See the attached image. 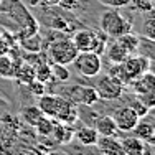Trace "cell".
I'll return each instance as SVG.
<instances>
[{
	"instance_id": "8992f818",
	"label": "cell",
	"mask_w": 155,
	"mask_h": 155,
	"mask_svg": "<svg viewBox=\"0 0 155 155\" xmlns=\"http://www.w3.org/2000/svg\"><path fill=\"white\" fill-rule=\"evenodd\" d=\"M112 117H114V122L117 125V130H120V132H132V129L137 125L139 119H140L130 106L119 107L114 112Z\"/></svg>"
},
{
	"instance_id": "1f68e13d",
	"label": "cell",
	"mask_w": 155,
	"mask_h": 155,
	"mask_svg": "<svg viewBox=\"0 0 155 155\" xmlns=\"http://www.w3.org/2000/svg\"><path fill=\"white\" fill-rule=\"evenodd\" d=\"M78 5H79L78 0H61L58 7H63V8H66V10H73V8H76Z\"/></svg>"
},
{
	"instance_id": "603a6c76",
	"label": "cell",
	"mask_w": 155,
	"mask_h": 155,
	"mask_svg": "<svg viewBox=\"0 0 155 155\" xmlns=\"http://www.w3.org/2000/svg\"><path fill=\"white\" fill-rule=\"evenodd\" d=\"M107 74H110L112 78H116V79L119 81V83H122L124 86H127V84L130 83L129 74H127V71H125V68L122 66V63H114V64L109 68Z\"/></svg>"
},
{
	"instance_id": "7a4b0ae2",
	"label": "cell",
	"mask_w": 155,
	"mask_h": 155,
	"mask_svg": "<svg viewBox=\"0 0 155 155\" xmlns=\"http://www.w3.org/2000/svg\"><path fill=\"white\" fill-rule=\"evenodd\" d=\"M78 53L79 51L76 50L71 38L54 40V41L50 43V48H48V56L51 60L50 63H56V64H63V66L73 64Z\"/></svg>"
},
{
	"instance_id": "f546056e",
	"label": "cell",
	"mask_w": 155,
	"mask_h": 155,
	"mask_svg": "<svg viewBox=\"0 0 155 155\" xmlns=\"http://www.w3.org/2000/svg\"><path fill=\"white\" fill-rule=\"evenodd\" d=\"M102 5H107L110 8H122V7H127L130 0H99Z\"/></svg>"
},
{
	"instance_id": "ffe728a7",
	"label": "cell",
	"mask_w": 155,
	"mask_h": 155,
	"mask_svg": "<svg viewBox=\"0 0 155 155\" xmlns=\"http://www.w3.org/2000/svg\"><path fill=\"white\" fill-rule=\"evenodd\" d=\"M43 116H45V114L40 110L38 106H28V107L21 109V112H20V117L23 119V122H27L28 125H31V127H35V124L38 122Z\"/></svg>"
},
{
	"instance_id": "4316f807",
	"label": "cell",
	"mask_w": 155,
	"mask_h": 155,
	"mask_svg": "<svg viewBox=\"0 0 155 155\" xmlns=\"http://www.w3.org/2000/svg\"><path fill=\"white\" fill-rule=\"evenodd\" d=\"M130 107L135 110V114H137V116L140 117V119H142V117H145V116H149V114L152 112V109H149V107H147V106L143 104V102L140 101L139 97H135V99H134V102L130 104Z\"/></svg>"
},
{
	"instance_id": "6da1fadb",
	"label": "cell",
	"mask_w": 155,
	"mask_h": 155,
	"mask_svg": "<svg viewBox=\"0 0 155 155\" xmlns=\"http://www.w3.org/2000/svg\"><path fill=\"white\" fill-rule=\"evenodd\" d=\"M99 23H101V30L109 38H119L120 35L132 31V23L117 8L106 10L99 18Z\"/></svg>"
},
{
	"instance_id": "9a60e30c",
	"label": "cell",
	"mask_w": 155,
	"mask_h": 155,
	"mask_svg": "<svg viewBox=\"0 0 155 155\" xmlns=\"http://www.w3.org/2000/svg\"><path fill=\"white\" fill-rule=\"evenodd\" d=\"M104 53H106V56H107V60L112 63H122L125 58L129 56V53L124 50L122 46H120V43L117 41L116 38H114V41H107V46H106V50H104Z\"/></svg>"
},
{
	"instance_id": "2e32d148",
	"label": "cell",
	"mask_w": 155,
	"mask_h": 155,
	"mask_svg": "<svg viewBox=\"0 0 155 155\" xmlns=\"http://www.w3.org/2000/svg\"><path fill=\"white\" fill-rule=\"evenodd\" d=\"M74 137L78 139V142L83 143V145H96L99 139V134L94 127H89V125H83L74 132Z\"/></svg>"
},
{
	"instance_id": "52a82bcc",
	"label": "cell",
	"mask_w": 155,
	"mask_h": 155,
	"mask_svg": "<svg viewBox=\"0 0 155 155\" xmlns=\"http://www.w3.org/2000/svg\"><path fill=\"white\" fill-rule=\"evenodd\" d=\"M69 94H71L69 101L74 102V104L78 102V104H84V106H93L97 101H101L94 86H74L69 91Z\"/></svg>"
},
{
	"instance_id": "e0dca14e",
	"label": "cell",
	"mask_w": 155,
	"mask_h": 155,
	"mask_svg": "<svg viewBox=\"0 0 155 155\" xmlns=\"http://www.w3.org/2000/svg\"><path fill=\"white\" fill-rule=\"evenodd\" d=\"M116 40L120 43V46H122L129 54H135V53L139 51L140 38H139L137 35H135V33L129 31V33H125V35H120L119 38H116Z\"/></svg>"
},
{
	"instance_id": "f1b7e54d",
	"label": "cell",
	"mask_w": 155,
	"mask_h": 155,
	"mask_svg": "<svg viewBox=\"0 0 155 155\" xmlns=\"http://www.w3.org/2000/svg\"><path fill=\"white\" fill-rule=\"evenodd\" d=\"M135 97H139L149 109H153V106H155V91H153V93H147V94L135 96Z\"/></svg>"
},
{
	"instance_id": "4dcf8cb0",
	"label": "cell",
	"mask_w": 155,
	"mask_h": 155,
	"mask_svg": "<svg viewBox=\"0 0 155 155\" xmlns=\"http://www.w3.org/2000/svg\"><path fill=\"white\" fill-rule=\"evenodd\" d=\"M28 86H30V91L31 93H35V94H38V96H41L43 93H45V83H41V81H30L28 83Z\"/></svg>"
},
{
	"instance_id": "8fae6325",
	"label": "cell",
	"mask_w": 155,
	"mask_h": 155,
	"mask_svg": "<svg viewBox=\"0 0 155 155\" xmlns=\"http://www.w3.org/2000/svg\"><path fill=\"white\" fill-rule=\"evenodd\" d=\"M120 145H122L124 155H143V150H145V142L135 135H129L122 139Z\"/></svg>"
},
{
	"instance_id": "83f0119b",
	"label": "cell",
	"mask_w": 155,
	"mask_h": 155,
	"mask_svg": "<svg viewBox=\"0 0 155 155\" xmlns=\"http://www.w3.org/2000/svg\"><path fill=\"white\" fill-rule=\"evenodd\" d=\"M35 78L41 83H45L51 78V68H50V63L48 64H40L38 68L35 69Z\"/></svg>"
},
{
	"instance_id": "5bb4252c",
	"label": "cell",
	"mask_w": 155,
	"mask_h": 155,
	"mask_svg": "<svg viewBox=\"0 0 155 155\" xmlns=\"http://www.w3.org/2000/svg\"><path fill=\"white\" fill-rule=\"evenodd\" d=\"M58 104H60V97H58V96H51V94H41V96H40L38 107L48 117H53V119H54Z\"/></svg>"
},
{
	"instance_id": "30bf717a",
	"label": "cell",
	"mask_w": 155,
	"mask_h": 155,
	"mask_svg": "<svg viewBox=\"0 0 155 155\" xmlns=\"http://www.w3.org/2000/svg\"><path fill=\"white\" fill-rule=\"evenodd\" d=\"M135 137H139L140 140L147 143H153L155 142V125H153V120H142L139 119L137 125L132 129Z\"/></svg>"
},
{
	"instance_id": "5b68a950",
	"label": "cell",
	"mask_w": 155,
	"mask_h": 155,
	"mask_svg": "<svg viewBox=\"0 0 155 155\" xmlns=\"http://www.w3.org/2000/svg\"><path fill=\"white\" fill-rule=\"evenodd\" d=\"M152 60L147 56H143V54H129L127 58L122 61V66L125 68V71H127L129 74V79H135V78H139L140 74H143L145 71H149L150 66H152Z\"/></svg>"
},
{
	"instance_id": "d4e9b609",
	"label": "cell",
	"mask_w": 155,
	"mask_h": 155,
	"mask_svg": "<svg viewBox=\"0 0 155 155\" xmlns=\"http://www.w3.org/2000/svg\"><path fill=\"white\" fill-rule=\"evenodd\" d=\"M143 35H145L147 40H155V17H153V10L147 13V20L143 23Z\"/></svg>"
},
{
	"instance_id": "d6a6232c",
	"label": "cell",
	"mask_w": 155,
	"mask_h": 155,
	"mask_svg": "<svg viewBox=\"0 0 155 155\" xmlns=\"http://www.w3.org/2000/svg\"><path fill=\"white\" fill-rule=\"evenodd\" d=\"M61 0H36V3L41 7H58Z\"/></svg>"
},
{
	"instance_id": "9c48e42d",
	"label": "cell",
	"mask_w": 155,
	"mask_h": 155,
	"mask_svg": "<svg viewBox=\"0 0 155 155\" xmlns=\"http://www.w3.org/2000/svg\"><path fill=\"white\" fill-rule=\"evenodd\" d=\"M96 147L102 155H124L120 140L116 135H99Z\"/></svg>"
},
{
	"instance_id": "7c38bea8",
	"label": "cell",
	"mask_w": 155,
	"mask_h": 155,
	"mask_svg": "<svg viewBox=\"0 0 155 155\" xmlns=\"http://www.w3.org/2000/svg\"><path fill=\"white\" fill-rule=\"evenodd\" d=\"M93 127L97 130L99 135H117V132H119L112 116H101V117H97Z\"/></svg>"
},
{
	"instance_id": "d6986e66",
	"label": "cell",
	"mask_w": 155,
	"mask_h": 155,
	"mask_svg": "<svg viewBox=\"0 0 155 155\" xmlns=\"http://www.w3.org/2000/svg\"><path fill=\"white\" fill-rule=\"evenodd\" d=\"M17 73V63L8 56V54H0V78H15Z\"/></svg>"
},
{
	"instance_id": "4fadbf2b",
	"label": "cell",
	"mask_w": 155,
	"mask_h": 155,
	"mask_svg": "<svg viewBox=\"0 0 155 155\" xmlns=\"http://www.w3.org/2000/svg\"><path fill=\"white\" fill-rule=\"evenodd\" d=\"M94 38V30H79L73 35V43H74L78 51H91Z\"/></svg>"
},
{
	"instance_id": "7402d4cb",
	"label": "cell",
	"mask_w": 155,
	"mask_h": 155,
	"mask_svg": "<svg viewBox=\"0 0 155 155\" xmlns=\"http://www.w3.org/2000/svg\"><path fill=\"white\" fill-rule=\"evenodd\" d=\"M54 119L53 117H48V116H43L38 122L35 124V129L41 137H48V135L53 134V129H54Z\"/></svg>"
},
{
	"instance_id": "cb8c5ba5",
	"label": "cell",
	"mask_w": 155,
	"mask_h": 155,
	"mask_svg": "<svg viewBox=\"0 0 155 155\" xmlns=\"http://www.w3.org/2000/svg\"><path fill=\"white\" fill-rule=\"evenodd\" d=\"M129 5H130L135 12H140V13H149L155 8L153 0H130Z\"/></svg>"
},
{
	"instance_id": "ac0fdd59",
	"label": "cell",
	"mask_w": 155,
	"mask_h": 155,
	"mask_svg": "<svg viewBox=\"0 0 155 155\" xmlns=\"http://www.w3.org/2000/svg\"><path fill=\"white\" fill-rule=\"evenodd\" d=\"M51 135H54V139L60 143H68L74 137V130H73V127L69 124H64V122L54 124V129H53V134Z\"/></svg>"
},
{
	"instance_id": "44dd1931",
	"label": "cell",
	"mask_w": 155,
	"mask_h": 155,
	"mask_svg": "<svg viewBox=\"0 0 155 155\" xmlns=\"http://www.w3.org/2000/svg\"><path fill=\"white\" fill-rule=\"evenodd\" d=\"M107 41H109V36L106 35L102 30L94 31V38H93V45H91V51L101 56V54L104 53L106 46H107Z\"/></svg>"
},
{
	"instance_id": "3957f363",
	"label": "cell",
	"mask_w": 155,
	"mask_h": 155,
	"mask_svg": "<svg viewBox=\"0 0 155 155\" xmlns=\"http://www.w3.org/2000/svg\"><path fill=\"white\" fill-rule=\"evenodd\" d=\"M73 64L83 78H96L102 69L101 56L93 53V51H79L76 54Z\"/></svg>"
},
{
	"instance_id": "484cf974",
	"label": "cell",
	"mask_w": 155,
	"mask_h": 155,
	"mask_svg": "<svg viewBox=\"0 0 155 155\" xmlns=\"http://www.w3.org/2000/svg\"><path fill=\"white\" fill-rule=\"evenodd\" d=\"M51 68V76H54L60 81H68L69 79V71L66 69V66L63 64H56V63H50Z\"/></svg>"
},
{
	"instance_id": "277c9868",
	"label": "cell",
	"mask_w": 155,
	"mask_h": 155,
	"mask_svg": "<svg viewBox=\"0 0 155 155\" xmlns=\"http://www.w3.org/2000/svg\"><path fill=\"white\" fill-rule=\"evenodd\" d=\"M124 87L125 86L122 83H119L110 74L99 76L94 84L96 93H97L99 99H102V101H116V99H119L124 93Z\"/></svg>"
},
{
	"instance_id": "ba28073f",
	"label": "cell",
	"mask_w": 155,
	"mask_h": 155,
	"mask_svg": "<svg viewBox=\"0 0 155 155\" xmlns=\"http://www.w3.org/2000/svg\"><path fill=\"white\" fill-rule=\"evenodd\" d=\"M129 84H130V87H132V91H134L135 96L153 93V91H155V74L149 69V71H145L143 74H140L139 78L132 79Z\"/></svg>"
}]
</instances>
